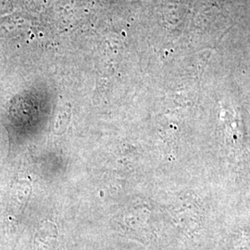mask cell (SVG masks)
Listing matches in <instances>:
<instances>
[{
	"mask_svg": "<svg viewBox=\"0 0 250 250\" xmlns=\"http://www.w3.org/2000/svg\"><path fill=\"white\" fill-rule=\"evenodd\" d=\"M58 230L51 222L40 224L34 240V250H54L57 241Z\"/></svg>",
	"mask_w": 250,
	"mask_h": 250,
	"instance_id": "6da1fadb",
	"label": "cell"
}]
</instances>
